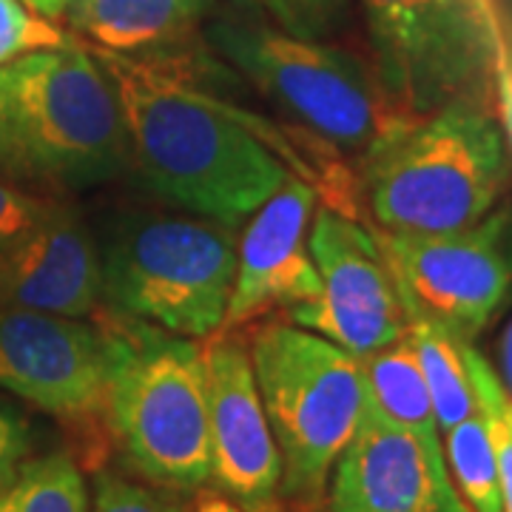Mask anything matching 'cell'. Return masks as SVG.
<instances>
[{"instance_id": "obj_1", "label": "cell", "mask_w": 512, "mask_h": 512, "mask_svg": "<svg viewBox=\"0 0 512 512\" xmlns=\"http://www.w3.org/2000/svg\"><path fill=\"white\" fill-rule=\"evenodd\" d=\"M94 55L120 94L131 165L165 202L234 228L296 174L254 117L202 92L174 63L154 52Z\"/></svg>"}, {"instance_id": "obj_2", "label": "cell", "mask_w": 512, "mask_h": 512, "mask_svg": "<svg viewBox=\"0 0 512 512\" xmlns=\"http://www.w3.org/2000/svg\"><path fill=\"white\" fill-rule=\"evenodd\" d=\"M0 163L57 188L131 168L123 103L94 49L66 37L0 66Z\"/></svg>"}, {"instance_id": "obj_3", "label": "cell", "mask_w": 512, "mask_h": 512, "mask_svg": "<svg viewBox=\"0 0 512 512\" xmlns=\"http://www.w3.org/2000/svg\"><path fill=\"white\" fill-rule=\"evenodd\" d=\"M100 328L109 345L103 419L114 444L154 487L202 490L211 481L202 345L120 313Z\"/></svg>"}, {"instance_id": "obj_4", "label": "cell", "mask_w": 512, "mask_h": 512, "mask_svg": "<svg viewBox=\"0 0 512 512\" xmlns=\"http://www.w3.org/2000/svg\"><path fill=\"white\" fill-rule=\"evenodd\" d=\"M507 174L495 109L458 100L367 157L362 188L379 231L456 234L490 217Z\"/></svg>"}, {"instance_id": "obj_5", "label": "cell", "mask_w": 512, "mask_h": 512, "mask_svg": "<svg viewBox=\"0 0 512 512\" xmlns=\"http://www.w3.org/2000/svg\"><path fill=\"white\" fill-rule=\"evenodd\" d=\"M208 37L316 140L362 163L419 120L384 92L373 66L322 40L231 20L217 23Z\"/></svg>"}, {"instance_id": "obj_6", "label": "cell", "mask_w": 512, "mask_h": 512, "mask_svg": "<svg viewBox=\"0 0 512 512\" xmlns=\"http://www.w3.org/2000/svg\"><path fill=\"white\" fill-rule=\"evenodd\" d=\"M248 353L282 456L279 495L308 507L319 504L336 458L365 416L362 362L293 322L256 330Z\"/></svg>"}, {"instance_id": "obj_7", "label": "cell", "mask_w": 512, "mask_h": 512, "mask_svg": "<svg viewBox=\"0 0 512 512\" xmlns=\"http://www.w3.org/2000/svg\"><path fill=\"white\" fill-rule=\"evenodd\" d=\"M111 311L183 339L220 333L234 293L237 237L205 217H131L100 256Z\"/></svg>"}, {"instance_id": "obj_8", "label": "cell", "mask_w": 512, "mask_h": 512, "mask_svg": "<svg viewBox=\"0 0 512 512\" xmlns=\"http://www.w3.org/2000/svg\"><path fill=\"white\" fill-rule=\"evenodd\" d=\"M373 43V69L407 114L447 103L495 109V72L507 20L498 0H359Z\"/></svg>"}, {"instance_id": "obj_9", "label": "cell", "mask_w": 512, "mask_h": 512, "mask_svg": "<svg viewBox=\"0 0 512 512\" xmlns=\"http://www.w3.org/2000/svg\"><path fill=\"white\" fill-rule=\"evenodd\" d=\"M507 214H490L456 234H387L370 228L407 311L473 342L510 291L504 254Z\"/></svg>"}, {"instance_id": "obj_10", "label": "cell", "mask_w": 512, "mask_h": 512, "mask_svg": "<svg viewBox=\"0 0 512 512\" xmlns=\"http://www.w3.org/2000/svg\"><path fill=\"white\" fill-rule=\"evenodd\" d=\"M308 251L322 288L311 302L288 308L293 325L325 336L359 359L407 333L402 296L370 228L322 208L308 228Z\"/></svg>"}, {"instance_id": "obj_11", "label": "cell", "mask_w": 512, "mask_h": 512, "mask_svg": "<svg viewBox=\"0 0 512 512\" xmlns=\"http://www.w3.org/2000/svg\"><path fill=\"white\" fill-rule=\"evenodd\" d=\"M109 345L77 316L0 308V387L60 421L103 416Z\"/></svg>"}, {"instance_id": "obj_12", "label": "cell", "mask_w": 512, "mask_h": 512, "mask_svg": "<svg viewBox=\"0 0 512 512\" xmlns=\"http://www.w3.org/2000/svg\"><path fill=\"white\" fill-rule=\"evenodd\" d=\"M208 379L211 484L242 510L268 512L279 498L282 456L259 399L248 348L228 336L202 345Z\"/></svg>"}, {"instance_id": "obj_13", "label": "cell", "mask_w": 512, "mask_h": 512, "mask_svg": "<svg viewBox=\"0 0 512 512\" xmlns=\"http://www.w3.org/2000/svg\"><path fill=\"white\" fill-rule=\"evenodd\" d=\"M328 512H470L450 476L444 444L376 416L359 421L328 481Z\"/></svg>"}, {"instance_id": "obj_14", "label": "cell", "mask_w": 512, "mask_h": 512, "mask_svg": "<svg viewBox=\"0 0 512 512\" xmlns=\"http://www.w3.org/2000/svg\"><path fill=\"white\" fill-rule=\"evenodd\" d=\"M316 188L291 174L256 208L237 242L234 293L222 330H234L268 308H291L319 296V271L308 251ZM220 330V333H222Z\"/></svg>"}, {"instance_id": "obj_15", "label": "cell", "mask_w": 512, "mask_h": 512, "mask_svg": "<svg viewBox=\"0 0 512 512\" xmlns=\"http://www.w3.org/2000/svg\"><path fill=\"white\" fill-rule=\"evenodd\" d=\"M103 302L100 251L86 222L52 205L35 228L0 254V308L92 316Z\"/></svg>"}, {"instance_id": "obj_16", "label": "cell", "mask_w": 512, "mask_h": 512, "mask_svg": "<svg viewBox=\"0 0 512 512\" xmlns=\"http://www.w3.org/2000/svg\"><path fill=\"white\" fill-rule=\"evenodd\" d=\"M214 0H74L72 26L94 49L143 55L191 35Z\"/></svg>"}, {"instance_id": "obj_17", "label": "cell", "mask_w": 512, "mask_h": 512, "mask_svg": "<svg viewBox=\"0 0 512 512\" xmlns=\"http://www.w3.org/2000/svg\"><path fill=\"white\" fill-rule=\"evenodd\" d=\"M359 362L365 379L367 413L430 444H441L430 387L421 373L410 336L404 333L396 342L362 356Z\"/></svg>"}, {"instance_id": "obj_18", "label": "cell", "mask_w": 512, "mask_h": 512, "mask_svg": "<svg viewBox=\"0 0 512 512\" xmlns=\"http://www.w3.org/2000/svg\"><path fill=\"white\" fill-rule=\"evenodd\" d=\"M407 336L416 348L421 373L430 387L441 433L456 427L458 421L478 410L476 384H473V342L444 330L421 313L407 311Z\"/></svg>"}, {"instance_id": "obj_19", "label": "cell", "mask_w": 512, "mask_h": 512, "mask_svg": "<svg viewBox=\"0 0 512 512\" xmlns=\"http://www.w3.org/2000/svg\"><path fill=\"white\" fill-rule=\"evenodd\" d=\"M444 450H447L450 476L456 481L467 510L504 512L493 436L481 407L444 433Z\"/></svg>"}, {"instance_id": "obj_20", "label": "cell", "mask_w": 512, "mask_h": 512, "mask_svg": "<svg viewBox=\"0 0 512 512\" xmlns=\"http://www.w3.org/2000/svg\"><path fill=\"white\" fill-rule=\"evenodd\" d=\"M0 512H92L89 484L69 453L32 458L0 493Z\"/></svg>"}, {"instance_id": "obj_21", "label": "cell", "mask_w": 512, "mask_h": 512, "mask_svg": "<svg viewBox=\"0 0 512 512\" xmlns=\"http://www.w3.org/2000/svg\"><path fill=\"white\" fill-rule=\"evenodd\" d=\"M66 37L55 20L37 15L23 0H0V66L37 49L60 46Z\"/></svg>"}, {"instance_id": "obj_22", "label": "cell", "mask_w": 512, "mask_h": 512, "mask_svg": "<svg viewBox=\"0 0 512 512\" xmlns=\"http://www.w3.org/2000/svg\"><path fill=\"white\" fill-rule=\"evenodd\" d=\"M92 512H188L183 501L163 493V487H146L120 473L100 470L94 476Z\"/></svg>"}, {"instance_id": "obj_23", "label": "cell", "mask_w": 512, "mask_h": 512, "mask_svg": "<svg viewBox=\"0 0 512 512\" xmlns=\"http://www.w3.org/2000/svg\"><path fill=\"white\" fill-rule=\"evenodd\" d=\"M276 29L305 40H322L342 18L348 0H256Z\"/></svg>"}, {"instance_id": "obj_24", "label": "cell", "mask_w": 512, "mask_h": 512, "mask_svg": "<svg viewBox=\"0 0 512 512\" xmlns=\"http://www.w3.org/2000/svg\"><path fill=\"white\" fill-rule=\"evenodd\" d=\"M52 205V200L0 183V254L12 248L20 237H26Z\"/></svg>"}, {"instance_id": "obj_25", "label": "cell", "mask_w": 512, "mask_h": 512, "mask_svg": "<svg viewBox=\"0 0 512 512\" xmlns=\"http://www.w3.org/2000/svg\"><path fill=\"white\" fill-rule=\"evenodd\" d=\"M32 453L29 421L15 404L0 399V493L18 478Z\"/></svg>"}, {"instance_id": "obj_26", "label": "cell", "mask_w": 512, "mask_h": 512, "mask_svg": "<svg viewBox=\"0 0 512 512\" xmlns=\"http://www.w3.org/2000/svg\"><path fill=\"white\" fill-rule=\"evenodd\" d=\"M495 109L498 117L504 120V131L512 148V26L507 23V37H504V52L498 60L495 72Z\"/></svg>"}, {"instance_id": "obj_27", "label": "cell", "mask_w": 512, "mask_h": 512, "mask_svg": "<svg viewBox=\"0 0 512 512\" xmlns=\"http://www.w3.org/2000/svg\"><path fill=\"white\" fill-rule=\"evenodd\" d=\"M498 359H501V376H504V390L512 393V322L501 336V345H498Z\"/></svg>"}, {"instance_id": "obj_28", "label": "cell", "mask_w": 512, "mask_h": 512, "mask_svg": "<svg viewBox=\"0 0 512 512\" xmlns=\"http://www.w3.org/2000/svg\"><path fill=\"white\" fill-rule=\"evenodd\" d=\"M194 512H248L242 510L239 504H234L231 498H225L222 493H202L197 501V510Z\"/></svg>"}, {"instance_id": "obj_29", "label": "cell", "mask_w": 512, "mask_h": 512, "mask_svg": "<svg viewBox=\"0 0 512 512\" xmlns=\"http://www.w3.org/2000/svg\"><path fill=\"white\" fill-rule=\"evenodd\" d=\"M29 9H35L37 15H43V18H49V20H57V18H63L69 9H72V3L74 0H23Z\"/></svg>"}]
</instances>
